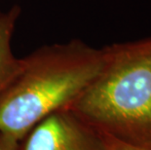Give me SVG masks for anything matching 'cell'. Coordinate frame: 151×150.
<instances>
[{
	"label": "cell",
	"mask_w": 151,
	"mask_h": 150,
	"mask_svg": "<svg viewBox=\"0 0 151 150\" xmlns=\"http://www.w3.org/2000/svg\"><path fill=\"white\" fill-rule=\"evenodd\" d=\"M104 62V48L79 39L40 47L22 58L0 94V133L22 140L44 118L74 103Z\"/></svg>",
	"instance_id": "cell-1"
},
{
	"label": "cell",
	"mask_w": 151,
	"mask_h": 150,
	"mask_svg": "<svg viewBox=\"0 0 151 150\" xmlns=\"http://www.w3.org/2000/svg\"><path fill=\"white\" fill-rule=\"evenodd\" d=\"M104 49L101 72L67 108L102 135L151 147V36Z\"/></svg>",
	"instance_id": "cell-2"
},
{
	"label": "cell",
	"mask_w": 151,
	"mask_h": 150,
	"mask_svg": "<svg viewBox=\"0 0 151 150\" xmlns=\"http://www.w3.org/2000/svg\"><path fill=\"white\" fill-rule=\"evenodd\" d=\"M20 150H106V143L102 133L65 108L28 131Z\"/></svg>",
	"instance_id": "cell-3"
},
{
	"label": "cell",
	"mask_w": 151,
	"mask_h": 150,
	"mask_svg": "<svg viewBox=\"0 0 151 150\" xmlns=\"http://www.w3.org/2000/svg\"><path fill=\"white\" fill-rule=\"evenodd\" d=\"M21 8L15 5L8 11L0 10V94L19 72L22 59L12 51L11 41Z\"/></svg>",
	"instance_id": "cell-4"
},
{
	"label": "cell",
	"mask_w": 151,
	"mask_h": 150,
	"mask_svg": "<svg viewBox=\"0 0 151 150\" xmlns=\"http://www.w3.org/2000/svg\"><path fill=\"white\" fill-rule=\"evenodd\" d=\"M104 139L106 143V150H151V147H140V146L131 145L107 136H104Z\"/></svg>",
	"instance_id": "cell-5"
},
{
	"label": "cell",
	"mask_w": 151,
	"mask_h": 150,
	"mask_svg": "<svg viewBox=\"0 0 151 150\" xmlns=\"http://www.w3.org/2000/svg\"><path fill=\"white\" fill-rule=\"evenodd\" d=\"M20 141L11 136L0 133V150H20Z\"/></svg>",
	"instance_id": "cell-6"
}]
</instances>
